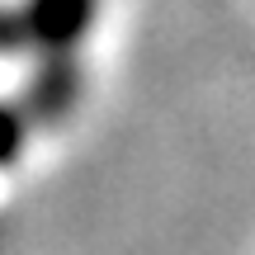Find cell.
I'll return each mask as SVG.
<instances>
[{
    "mask_svg": "<svg viewBox=\"0 0 255 255\" xmlns=\"http://www.w3.org/2000/svg\"><path fill=\"white\" fill-rule=\"evenodd\" d=\"M90 19H95V0H33L24 33H33L47 47H71L85 38Z\"/></svg>",
    "mask_w": 255,
    "mask_h": 255,
    "instance_id": "cell-1",
    "label": "cell"
},
{
    "mask_svg": "<svg viewBox=\"0 0 255 255\" xmlns=\"http://www.w3.org/2000/svg\"><path fill=\"white\" fill-rule=\"evenodd\" d=\"M14 151H19V123H14V114L0 109V161H9Z\"/></svg>",
    "mask_w": 255,
    "mask_h": 255,
    "instance_id": "cell-2",
    "label": "cell"
}]
</instances>
